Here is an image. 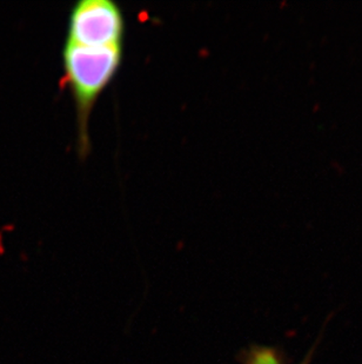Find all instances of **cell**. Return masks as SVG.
Segmentation results:
<instances>
[{
    "instance_id": "obj_2",
    "label": "cell",
    "mask_w": 362,
    "mask_h": 364,
    "mask_svg": "<svg viewBox=\"0 0 362 364\" xmlns=\"http://www.w3.org/2000/svg\"><path fill=\"white\" fill-rule=\"evenodd\" d=\"M125 18L111 0H82L70 12L66 41L84 46L123 45Z\"/></svg>"
},
{
    "instance_id": "obj_1",
    "label": "cell",
    "mask_w": 362,
    "mask_h": 364,
    "mask_svg": "<svg viewBox=\"0 0 362 364\" xmlns=\"http://www.w3.org/2000/svg\"><path fill=\"white\" fill-rule=\"evenodd\" d=\"M123 62V45L84 46L66 41L62 68L77 112L79 154L89 150V122L99 97L111 84Z\"/></svg>"
},
{
    "instance_id": "obj_3",
    "label": "cell",
    "mask_w": 362,
    "mask_h": 364,
    "mask_svg": "<svg viewBox=\"0 0 362 364\" xmlns=\"http://www.w3.org/2000/svg\"><path fill=\"white\" fill-rule=\"evenodd\" d=\"M243 364H283V360L275 349L268 347L251 348L241 358Z\"/></svg>"
}]
</instances>
